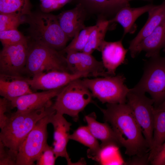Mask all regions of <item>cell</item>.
<instances>
[{
  "label": "cell",
  "mask_w": 165,
  "mask_h": 165,
  "mask_svg": "<svg viewBox=\"0 0 165 165\" xmlns=\"http://www.w3.org/2000/svg\"><path fill=\"white\" fill-rule=\"evenodd\" d=\"M117 4L123 6L129 5V2L134 0H112ZM144 1H151L152 0H142Z\"/></svg>",
  "instance_id": "obj_37"
},
{
  "label": "cell",
  "mask_w": 165,
  "mask_h": 165,
  "mask_svg": "<svg viewBox=\"0 0 165 165\" xmlns=\"http://www.w3.org/2000/svg\"><path fill=\"white\" fill-rule=\"evenodd\" d=\"M85 118L91 132L97 139L101 141V147L108 145L121 147L117 134L108 123H101L97 121L94 112L86 116Z\"/></svg>",
  "instance_id": "obj_19"
},
{
  "label": "cell",
  "mask_w": 165,
  "mask_h": 165,
  "mask_svg": "<svg viewBox=\"0 0 165 165\" xmlns=\"http://www.w3.org/2000/svg\"><path fill=\"white\" fill-rule=\"evenodd\" d=\"M154 5H147L137 8H131L127 6L120 9L114 18L110 22H116L123 27L124 34L126 35L131 31L136 20L144 13L148 12Z\"/></svg>",
  "instance_id": "obj_20"
},
{
  "label": "cell",
  "mask_w": 165,
  "mask_h": 165,
  "mask_svg": "<svg viewBox=\"0 0 165 165\" xmlns=\"http://www.w3.org/2000/svg\"><path fill=\"white\" fill-rule=\"evenodd\" d=\"M159 109H165V100L156 108H155Z\"/></svg>",
  "instance_id": "obj_38"
},
{
  "label": "cell",
  "mask_w": 165,
  "mask_h": 165,
  "mask_svg": "<svg viewBox=\"0 0 165 165\" xmlns=\"http://www.w3.org/2000/svg\"><path fill=\"white\" fill-rule=\"evenodd\" d=\"M50 123L52 124L54 128L53 145L56 157L65 158L68 165H74L67 150L72 124L66 119L63 115L56 112L51 115Z\"/></svg>",
  "instance_id": "obj_13"
},
{
  "label": "cell",
  "mask_w": 165,
  "mask_h": 165,
  "mask_svg": "<svg viewBox=\"0 0 165 165\" xmlns=\"http://www.w3.org/2000/svg\"><path fill=\"white\" fill-rule=\"evenodd\" d=\"M31 40L29 42L28 40L25 74L33 77L52 71L71 73L68 68L66 57L61 51Z\"/></svg>",
  "instance_id": "obj_4"
},
{
  "label": "cell",
  "mask_w": 165,
  "mask_h": 165,
  "mask_svg": "<svg viewBox=\"0 0 165 165\" xmlns=\"http://www.w3.org/2000/svg\"><path fill=\"white\" fill-rule=\"evenodd\" d=\"M57 17L62 29L69 38H74L86 27L84 11L81 3L74 8L62 12Z\"/></svg>",
  "instance_id": "obj_16"
},
{
  "label": "cell",
  "mask_w": 165,
  "mask_h": 165,
  "mask_svg": "<svg viewBox=\"0 0 165 165\" xmlns=\"http://www.w3.org/2000/svg\"><path fill=\"white\" fill-rule=\"evenodd\" d=\"M165 41V19L150 35L138 44L131 57L134 58L141 51L145 52L146 57L151 58L160 55Z\"/></svg>",
  "instance_id": "obj_17"
},
{
  "label": "cell",
  "mask_w": 165,
  "mask_h": 165,
  "mask_svg": "<svg viewBox=\"0 0 165 165\" xmlns=\"http://www.w3.org/2000/svg\"><path fill=\"white\" fill-rule=\"evenodd\" d=\"M18 153L0 141V165H16Z\"/></svg>",
  "instance_id": "obj_29"
},
{
  "label": "cell",
  "mask_w": 165,
  "mask_h": 165,
  "mask_svg": "<svg viewBox=\"0 0 165 165\" xmlns=\"http://www.w3.org/2000/svg\"><path fill=\"white\" fill-rule=\"evenodd\" d=\"M165 141V109L155 108L152 143L148 158L149 163H150Z\"/></svg>",
  "instance_id": "obj_22"
},
{
  "label": "cell",
  "mask_w": 165,
  "mask_h": 165,
  "mask_svg": "<svg viewBox=\"0 0 165 165\" xmlns=\"http://www.w3.org/2000/svg\"><path fill=\"white\" fill-rule=\"evenodd\" d=\"M27 16L26 21L29 24L31 40L59 51L65 47L69 38L60 25L57 16L42 12Z\"/></svg>",
  "instance_id": "obj_3"
},
{
  "label": "cell",
  "mask_w": 165,
  "mask_h": 165,
  "mask_svg": "<svg viewBox=\"0 0 165 165\" xmlns=\"http://www.w3.org/2000/svg\"><path fill=\"white\" fill-rule=\"evenodd\" d=\"M57 158L53 148L46 145L36 161L37 165H54Z\"/></svg>",
  "instance_id": "obj_30"
},
{
  "label": "cell",
  "mask_w": 165,
  "mask_h": 165,
  "mask_svg": "<svg viewBox=\"0 0 165 165\" xmlns=\"http://www.w3.org/2000/svg\"><path fill=\"white\" fill-rule=\"evenodd\" d=\"M71 0H39L42 12L50 13L61 8Z\"/></svg>",
  "instance_id": "obj_31"
},
{
  "label": "cell",
  "mask_w": 165,
  "mask_h": 165,
  "mask_svg": "<svg viewBox=\"0 0 165 165\" xmlns=\"http://www.w3.org/2000/svg\"><path fill=\"white\" fill-rule=\"evenodd\" d=\"M23 16L12 14L0 13V31L17 29L26 21Z\"/></svg>",
  "instance_id": "obj_27"
},
{
  "label": "cell",
  "mask_w": 165,
  "mask_h": 165,
  "mask_svg": "<svg viewBox=\"0 0 165 165\" xmlns=\"http://www.w3.org/2000/svg\"><path fill=\"white\" fill-rule=\"evenodd\" d=\"M92 97L82 80L77 79L63 88L56 97L53 107L57 112L67 115L77 122L79 112L92 102Z\"/></svg>",
  "instance_id": "obj_5"
},
{
  "label": "cell",
  "mask_w": 165,
  "mask_h": 165,
  "mask_svg": "<svg viewBox=\"0 0 165 165\" xmlns=\"http://www.w3.org/2000/svg\"><path fill=\"white\" fill-rule=\"evenodd\" d=\"M79 62L80 72L90 76H112L106 71L102 61H98L91 54L76 52Z\"/></svg>",
  "instance_id": "obj_23"
},
{
  "label": "cell",
  "mask_w": 165,
  "mask_h": 165,
  "mask_svg": "<svg viewBox=\"0 0 165 165\" xmlns=\"http://www.w3.org/2000/svg\"><path fill=\"white\" fill-rule=\"evenodd\" d=\"M53 104L42 108L28 112L11 113L1 128L0 141L16 152L37 122L46 116L55 112Z\"/></svg>",
  "instance_id": "obj_2"
},
{
  "label": "cell",
  "mask_w": 165,
  "mask_h": 165,
  "mask_svg": "<svg viewBox=\"0 0 165 165\" xmlns=\"http://www.w3.org/2000/svg\"><path fill=\"white\" fill-rule=\"evenodd\" d=\"M28 40L3 46L0 53V74L23 76L25 73Z\"/></svg>",
  "instance_id": "obj_10"
},
{
  "label": "cell",
  "mask_w": 165,
  "mask_h": 165,
  "mask_svg": "<svg viewBox=\"0 0 165 165\" xmlns=\"http://www.w3.org/2000/svg\"><path fill=\"white\" fill-rule=\"evenodd\" d=\"M63 87L40 92H33L22 96L10 101L11 106L13 108H16V112H23L51 105L53 104L52 99L56 97Z\"/></svg>",
  "instance_id": "obj_12"
},
{
  "label": "cell",
  "mask_w": 165,
  "mask_h": 165,
  "mask_svg": "<svg viewBox=\"0 0 165 165\" xmlns=\"http://www.w3.org/2000/svg\"><path fill=\"white\" fill-rule=\"evenodd\" d=\"M31 8L30 0H0V13L27 16Z\"/></svg>",
  "instance_id": "obj_25"
},
{
  "label": "cell",
  "mask_w": 165,
  "mask_h": 165,
  "mask_svg": "<svg viewBox=\"0 0 165 165\" xmlns=\"http://www.w3.org/2000/svg\"><path fill=\"white\" fill-rule=\"evenodd\" d=\"M163 48L164 49V51H165V43H164V46ZM164 57H165V56H164Z\"/></svg>",
  "instance_id": "obj_39"
},
{
  "label": "cell",
  "mask_w": 165,
  "mask_h": 165,
  "mask_svg": "<svg viewBox=\"0 0 165 165\" xmlns=\"http://www.w3.org/2000/svg\"><path fill=\"white\" fill-rule=\"evenodd\" d=\"M133 91L148 93L156 108L165 100V57L160 55L150 58L144 66L142 76Z\"/></svg>",
  "instance_id": "obj_6"
},
{
  "label": "cell",
  "mask_w": 165,
  "mask_h": 165,
  "mask_svg": "<svg viewBox=\"0 0 165 165\" xmlns=\"http://www.w3.org/2000/svg\"><path fill=\"white\" fill-rule=\"evenodd\" d=\"M66 53V61L70 72L74 74L82 73L80 72L79 62L76 52L70 51Z\"/></svg>",
  "instance_id": "obj_32"
},
{
  "label": "cell",
  "mask_w": 165,
  "mask_h": 165,
  "mask_svg": "<svg viewBox=\"0 0 165 165\" xmlns=\"http://www.w3.org/2000/svg\"><path fill=\"white\" fill-rule=\"evenodd\" d=\"M23 76L0 74V95L11 101L22 96L33 92Z\"/></svg>",
  "instance_id": "obj_15"
},
{
  "label": "cell",
  "mask_w": 165,
  "mask_h": 165,
  "mask_svg": "<svg viewBox=\"0 0 165 165\" xmlns=\"http://www.w3.org/2000/svg\"><path fill=\"white\" fill-rule=\"evenodd\" d=\"M149 153L142 156H133L127 163L130 165L147 164L149 163L148 160Z\"/></svg>",
  "instance_id": "obj_36"
},
{
  "label": "cell",
  "mask_w": 165,
  "mask_h": 165,
  "mask_svg": "<svg viewBox=\"0 0 165 165\" xmlns=\"http://www.w3.org/2000/svg\"><path fill=\"white\" fill-rule=\"evenodd\" d=\"M90 77L85 73L74 74L58 71H52L26 78L31 89L47 90L63 87L78 79Z\"/></svg>",
  "instance_id": "obj_11"
},
{
  "label": "cell",
  "mask_w": 165,
  "mask_h": 165,
  "mask_svg": "<svg viewBox=\"0 0 165 165\" xmlns=\"http://www.w3.org/2000/svg\"><path fill=\"white\" fill-rule=\"evenodd\" d=\"M126 79L123 75L119 74L93 79L86 77L82 80L93 97L102 103L123 104L127 102L130 90L125 84Z\"/></svg>",
  "instance_id": "obj_7"
},
{
  "label": "cell",
  "mask_w": 165,
  "mask_h": 165,
  "mask_svg": "<svg viewBox=\"0 0 165 165\" xmlns=\"http://www.w3.org/2000/svg\"><path fill=\"white\" fill-rule=\"evenodd\" d=\"M92 6L100 9H120L123 7L112 0H85Z\"/></svg>",
  "instance_id": "obj_34"
},
{
  "label": "cell",
  "mask_w": 165,
  "mask_h": 165,
  "mask_svg": "<svg viewBox=\"0 0 165 165\" xmlns=\"http://www.w3.org/2000/svg\"><path fill=\"white\" fill-rule=\"evenodd\" d=\"M40 119L28 134L21 145L18 153L16 165H33L46 145L47 126L51 115Z\"/></svg>",
  "instance_id": "obj_8"
},
{
  "label": "cell",
  "mask_w": 165,
  "mask_h": 165,
  "mask_svg": "<svg viewBox=\"0 0 165 165\" xmlns=\"http://www.w3.org/2000/svg\"><path fill=\"white\" fill-rule=\"evenodd\" d=\"M109 20L101 19L98 20L91 32L87 42L82 52L91 54L95 50L99 51L100 46L105 41Z\"/></svg>",
  "instance_id": "obj_24"
},
{
  "label": "cell",
  "mask_w": 165,
  "mask_h": 165,
  "mask_svg": "<svg viewBox=\"0 0 165 165\" xmlns=\"http://www.w3.org/2000/svg\"><path fill=\"white\" fill-rule=\"evenodd\" d=\"M28 40L17 29L0 31V40L3 46L17 44Z\"/></svg>",
  "instance_id": "obj_28"
},
{
  "label": "cell",
  "mask_w": 165,
  "mask_h": 165,
  "mask_svg": "<svg viewBox=\"0 0 165 165\" xmlns=\"http://www.w3.org/2000/svg\"><path fill=\"white\" fill-rule=\"evenodd\" d=\"M127 50L123 45L122 40L114 42L104 41L100 47L102 62L107 72L112 76L116 75L117 68L124 63Z\"/></svg>",
  "instance_id": "obj_14"
},
{
  "label": "cell",
  "mask_w": 165,
  "mask_h": 165,
  "mask_svg": "<svg viewBox=\"0 0 165 165\" xmlns=\"http://www.w3.org/2000/svg\"><path fill=\"white\" fill-rule=\"evenodd\" d=\"M100 109L105 122L117 134L126 154L132 157L149 152V146L127 103H107L106 108Z\"/></svg>",
  "instance_id": "obj_1"
},
{
  "label": "cell",
  "mask_w": 165,
  "mask_h": 165,
  "mask_svg": "<svg viewBox=\"0 0 165 165\" xmlns=\"http://www.w3.org/2000/svg\"><path fill=\"white\" fill-rule=\"evenodd\" d=\"M13 108L10 101L6 98H0V128L4 126L7 120L9 115H6L9 110Z\"/></svg>",
  "instance_id": "obj_33"
},
{
  "label": "cell",
  "mask_w": 165,
  "mask_h": 165,
  "mask_svg": "<svg viewBox=\"0 0 165 165\" xmlns=\"http://www.w3.org/2000/svg\"><path fill=\"white\" fill-rule=\"evenodd\" d=\"M94 26L95 25L85 27L82 29L74 36L68 45L61 51V52L63 54L70 51L82 52Z\"/></svg>",
  "instance_id": "obj_26"
},
{
  "label": "cell",
  "mask_w": 165,
  "mask_h": 165,
  "mask_svg": "<svg viewBox=\"0 0 165 165\" xmlns=\"http://www.w3.org/2000/svg\"><path fill=\"white\" fill-rule=\"evenodd\" d=\"M150 163L153 165H165V141L158 150Z\"/></svg>",
  "instance_id": "obj_35"
},
{
  "label": "cell",
  "mask_w": 165,
  "mask_h": 165,
  "mask_svg": "<svg viewBox=\"0 0 165 165\" xmlns=\"http://www.w3.org/2000/svg\"><path fill=\"white\" fill-rule=\"evenodd\" d=\"M69 139L80 143L88 147V157L99 161L101 150V145L97 139L90 131L87 126L79 127L69 136Z\"/></svg>",
  "instance_id": "obj_21"
},
{
  "label": "cell",
  "mask_w": 165,
  "mask_h": 165,
  "mask_svg": "<svg viewBox=\"0 0 165 165\" xmlns=\"http://www.w3.org/2000/svg\"><path fill=\"white\" fill-rule=\"evenodd\" d=\"M130 107L143 134L150 148L152 143L154 120V102L145 94L130 90L127 96Z\"/></svg>",
  "instance_id": "obj_9"
},
{
  "label": "cell",
  "mask_w": 165,
  "mask_h": 165,
  "mask_svg": "<svg viewBox=\"0 0 165 165\" xmlns=\"http://www.w3.org/2000/svg\"><path fill=\"white\" fill-rule=\"evenodd\" d=\"M147 22L137 35L130 41L129 50L131 57L137 46L165 19V0L159 5H154L148 11Z\"/></svg>",
  "instance_id": "obj_18"
}]
</instances>
